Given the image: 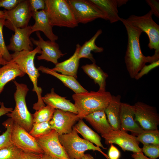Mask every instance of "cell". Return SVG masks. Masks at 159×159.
Instances as JSON below:
<instances>
[{
    "instance_id": "b9f144b4",
    "label": "cell",
    "mask_w": 159,
    "mask_h": 159,
    "mask_svg": "<svg viewBox=\"0 0 159 159\" xmlns=\"http://www.w3.org/2000/svg\"><path fill=\"white\" fill-rule=\"evenodd\" d=\"M13 110V109L12 108H8L5 107L4 103L1 102L0 107V117L11 112Z\"/></svg>"
},
{
    "instance_id": "e0dca14e",
    "label": "cell",
    "mask_w": 159,
    "mask_h": 159,
    "mask_svg": "<svg viewBox=\"0 0 159 159\" xmlns=\"http://www.w3.org/2000/svg\"><path fill=\"white\" fill-rule=\"evenodd\" d=\"M120 119L121 130L129 131L133 135L137 136L144 130L135 120L134 105L121 102Z\"/></svg>"
},
{
    "instance_id": "8d00e7d4",
    "label": "cell",
    "mask_w": 159,
    "mask_h": 159,
    "mask_svg": "<svg viewBox=\"0 0 159 159\" xmlns=\"http://www.w3.org/2000/svg\"><path fill=\"white\" fill-rule=\"evenodd\" d=\"M32 12L38 11L39 9H44L45 3L44 0H29Z\"/></svg>"
},
{
    "instance_id": "4fadbf2b",
    "label": "cell",
    "mask_w": 159,
    "mask_h": 159,
    "mask_svg": "<svg viewBox=\"0 0 159 159\" xmlns=\"http://www.w3.org/2000/svg\"><path fill=\"white\" fill-rule=\"evenodd\" d=\"M107 145L114 143L118 145L124 151L133 153L142 152L136 137L121 130H113L109 133L102 135Z\"/></svg>"
},
{
    "instance_id": "d590c367",
    "label": "cell",
    "mask_w": 159,
    "mask_h": 159,
    "mask_svg": "<svg viewBox=\"0 0 159 159\" xmlns=\"http://www.w3.org/2000/svg\"><path fill=\"white\" fill-rule=\"evenodd\" d=\"M159 65V60L150 63L148 65H145L139 72L135 79L138 80L143 76L147 74L152 69Z\"/></svg>"
},
{
    "instance_id": "277c9868",
    "label": "cell",
    "mask_w": 159,
    "mask_h": 159,
    "mask_svg": "<svg viewBox=\"0 0 159 159\" xmlns=\"http://www.w3.org/2000/svg\"><path fill=\"white\" fill-rule=\"evenodd\" d=\"M44 1V9L52 26L73 28L78 26V24L67 0Z\"/></svg>"
},
{
    "instance_id": "cb8c5ba5",
    "label": "cell",
    "mask_w": 159,
    "mask_h": 159,
    "mask_svg": "<svg viewBox=\"0 0 159 159\" xmlns=\"http://www.w3.org/2000/svg\"><path fill=\"white\" fill-rule=\"evenodd\" d=\"M42 73L49 74L56 77L67 87L72 90L75 93H78L88 91L81 85L74 77L60 74L52 70L51 69L41 66L38 68Z\"/></svg>"
},
{
    "instance_id": "c3c4849f",
    "label": "cell",
    "mask_w": 159,
    "mask_h": 159,
    "mask_svg": "<svg viewBox=\"0 0 159 159\" xmlns=\"http://www.w3.org/2000/svg\"><path fill=\"white\" fill-rule=\"evenodd\" d=\"M0 19H5L4 13L3 11L0 10Z\"/></svg>"
},
{
    "instance_id": "7dc6e473",
    "label": "cell",
    "mask_w": 159,
    "mask_h": 159,
    "mask_svg": "<svg viewBox=\"0 0 159 159\" xmlns=\"http://www.w3.org/2000/svg\"><path fill=\"white\" fill-rule=\"evenodd\" d=\"M118 6L120 7L121 6L126 4L128 1L127 0H117Z\"/></svg>"
},
{
    "instance_id": "ffe728a7",
    "label": "cell",
    "mask_w": 159,
    "mask_h": 159,
    "mask_svg": "<svg viewBox=\"0 0 159 159\" xmlns=\"http://www.w3.org/2000/svg\"><path fill=\"white\" fill-rule=\"evenodd\" d=\"M42 99L44 104L55 109H59L78 114L74 104L69 100L66 99L65 97H62L55 93L53 88L51 89L50 93L42 97Z\"/></svg>"
},
{
    "instance_id": "ba28073f",
    "label": "cell",
    "mask_w": 159,
    "mask_h": 159,
    "mask_svg": "<svg viewBox=\"0 0 159 159\" xmlns=\"http://www.w3.org/2000/svg\"><path fill=\"white\" fill-rule=\"evenodd\" d=\"M67 1L78 24H86L98 18L108 20L102 11L90 0Z\"/></svg>"
},
{
    "instance_id": "bcb514c9",
    "label": "cell",
    "mask_w": 159,
    "mask_h": 159,
    "mask_svg": "<svg viewBox=\"0 0 159 159\" xmlns=\"http://www.w3.org/2000/svg\"><path fill=\"white\" fill-rule=\"evenodd\" d=\"M81 159H94V158L90 154H84L82 156Z\"/></svg>"
},
{
    "instance_id": "30bf717a",
    "label": "cell",
    "mask_w": 159,
    "mask_h": 159,
    "mask_svg": "<svg viewBox=\"0 0 159 159\" xmlns=\"http://www.w3.org/2000/svg\"><path fill=\"white\" fill-rule=\"evenodd\" d=\"M11 141L12 144L24 152L38 154L44 153L36 139L14 122L11 131Z\"/></svg>"
},
{
    "instance_id": "8fae6325",
    "label": "cell",
    "mask_w": 159,
    "mask_h": 159,
    "mask_svg": "<svg viewBox=\"0 0 159 159\" xmlns=\"http://www.w3.org/2000/svg\"><path fill=\"white\" fill-rule=\"evenodd\" d=\"M135 108V120L144 130L158 129L159 115L154 107L141 102H136Z\"/></svg>"
},
{
    "instance_id": "f6af8a7d",
    "label": "cell",
    "mask_w": 159,
    "mask_h": 159,
    "mask_svg": "<svg viewBox=\"0 0 159 159\" xmlns=\"http://www.w3.org/2000/svg\"><path fill=\"white\" fill-rule=\"evenodd\" d=\"M40 159H57L46 153L42 154Z\"/></svg>"
},
{
    "instance_id": "7bdbcfd3",
    "label": "cell",
    "mask_w": 159,
    "mask_h": 159,
    "mask_svg": "<svg viewBox=\"0 0 159 159\" xmlns=\"http://www.w3.org/2000/svg\"><path fill=\"white\" fill-rule=\"evenodd\" d=\"M131 156L134 159H151L144 155L142 152L133 153Z\"/></svg>"
},
{
    "instance_id": "7a4b0ae2",
    "label": "cell",
    "mask_w": 159,
    "mask_h": 159,
    "mask_svg": "<svg viewBox=\"0 0 159 159\" xmlns=\"http://www.w3.org/2000/svg\"><path fill=\"white\" fill-rule=\"evenodd\" d=\"M41 53L40 48L37 46L32 51L15 52L11 54L12 60L18 65L22 71L28 75L33 84L32 91L36 92L38 97L37 102L34 104L33 107L36 110L45 105L42 99V89L37 84L38 79L40 74L35 67L34 62L36 54H41Z\"/></svg>"
},
{
    "instance_id": "5bb4252c",
    "label": "cell",
    "mask_w": 159,
    "mask_h": 159,
    "mask_svg": "<svg viewBox=\"0 0 159 159\" xmlns=\"http://www.w3.org/2000/svg\"><path fill=\"white\" fill-rule=\"evenodd\" d=\"M80 119L77 114L57 109L49 122L51 129L55 130L59 135L70 132Z\"/></svg>"
},
{
    "instance_id": "f35d334b",
    "label": "cell",
    "mask_w": 159,
    "mask_h": 159,
    "mask_svg": "<svg viewBox=\"0 0 159 159\" xmlns=\"http://www.w3.org/2000/svg\"><path fill=\"white\" fill-rule=\"evenodd\" d=\"M146 2L150 7L153 14L159 18V1L157 0H146Z\"/></svg>"
},
{
    "instance_id": "9c48e42d",
    "label": "cell",
    "mask_w": 159,
    "mask_h": 159,
    "mask_svg": "<svg viewBox=\"0 0 159 159\" xmlns=\"http://www.w3.org/2000/svg\"><path fill=\"white\" fill-rule=\"evenodd\" d=\"M5 20L4 26L14 31L15 28H22L28 26L32 17L29 0H22L13 9L4 11Z\"/></svg>"
},
{
    "instance_id": "2e32d148",
    "label": "cell",
    "mask_w": 159,
    "mask_h": 159,
    "mask_svg": "<svg viewBox=\"0 0 159 159\" xmlns=\"http://www.w3.org/2000/svg\"><path fill=\"white\" fill-rule=\"evenodd\" d=\"M14 34L10 39L9 44L6 46L8 51L19 52L33 50V44L30 37L32 33L31 26L22 28H15Z\"/></svg>"
},
{
    "instance_id": "4dcf8cb0",
    "label": "cell",
    "mask_w": 159,
    "mask_h": 159,
    "mask_svg": "<svg viewBox=\"0 0 159 159\" xmlns=\"http://www.w3.org/2000/svg\"><path fill=\"white\" fill-rule=\"evenodd\" d=\"M13 122L12 119L9 118L2 124L6 130L0 135V150L12 144L11 135Z\"/></svg>"
},
{
    "instance_id": "d4e9b609",
    "label": "cell",
    "mask_w": 159,
    "mask_h": 159,
    "mask_svg": "<svg viewBox=\"0 0 159 159\" xmlns=\"http://www.w3.org/2000/svg\"><path fill=\"white\" fill-rule=\"evenodd\" d=\"M102 11L110 23L120 21L117 0H90Z\"/></svg>"
},
{
    "instance_id": "d6986e66",
    "label": "cell",
    "mask_w": 159,
    "mask_h": 159,
    "mask_svg": "<svg viewBox=\"0 0 159 159\" xmlns=\"http://www.w3.org/2000/svg\"><path fill=\"white\" fill-rule=\"evenodd\" d=\"M105 110L102 109L94 112L83 118L101 134V136L107 134L113 130L107 120Z\"/></svg>"
},
{
    "instance_id": "74e56055",
    "label": "cell",
    "mask_w": 159,
    "mask_h": 159,
    "mask_svg": "<svg viewBox=\"0 0 159 159\" xmlns=\"http://www.w3.org/2000/svg\"><path fill=\"white\" fill-rule=\"evenodd\" d=\"M22 0H0V7H2L7 10H11L20 2Z\"/></svg>"
},
{
    "instance_id": "836d02e7",
    "label": "cell",
    "mask_w": 159,
    "mask_h": 159,
    "mask_svg": "<svg viewBox=\"0 0 159 159\" xmlns=\"http://www.w3.org/2000/svg\"><path fill=\"white\" fill-rule=\"evenodd\" d=\"M5 20V19H0V48L4 59L7 62H9L12 60V57L7 48L3 33V29Z\"/></svg>"
},
{
    "instance_id": "6da1fadb",
    "label": "cell",
    "mask_w": 159,
    "mask_h": 159,
    "mask_svg": "<svg viewBox=\"0 0 159 159\" xmlns=\"http://www.w3.org/2000/svg\"><path fill=\"white\" fill-rule=\"evenodd\" d=\"M121 21L127 30L128 41L124 59L126 68L130 77H135L148 62L151 63L159 60V54L145 56L143 54L140 47V37L143 32L128 22L126 19L120 18Z\"/></svg>"
},
{
    "instance_id": "60d3db41",
    "label": "cell",
    "mask_w": 159,
    "mask_h": 159,
    "mask_svg": "<svg viewBox=\"0 0 159 159\" xmlns=\"http://www.w3.org/2000/svg\"><path fill=\"white\" fill-rule=\"evenodd\" d=\"M42 154L26 152L22 151L17 159H40Z\"/></svg>"
},
{
    "instance_id": "8992f818",
    "label": "cell",
    "mask_w": 159,
    "mask_h": 159,
    "mask_svg": "<svg viewBox=\"0 0 159 159\" xmlns=\"http://www.w3.org/2000/svg\"><path fill=\"white\" fill-rule=\"evenodd\" d=\"M60 142L70 159H81L87 150L97 151L102 153L107 159H109L106 154L99 147L81 138L74 126L69 133L59 135Z\"/></svg>"
},
{
    "instance_id": "f1b7e54d",
    "label": "cell",
    "mask_w": 159,
    "mask_h": 159,
    "mask_svg": "<svg viewBox=\"0 0 159 159\" xmlns=\"http://www.w3.org/2000/svg\"><path fill=\"white\" fill-rule=\"evenodd\" d=\"M55 110L48 105L41 107L33 114V122H49L52 119Z\"/></svg>"
},
{
    "instance_id": "ab89813d",
    "label": "cell",
    "mask_w": 159,
    "mask_h": 159,
    "mask_svg": "<svg viewBox=\"0 0 159 159\" xmlns=\"http://www.w3.org/2000/svg\"><path fill=\"white\" fill-rule=\"evenodd\" d=\"M109 159H119L120 153L119 150L112 144L109 148L107 155Z\"/></svg>"
},
{
    "instance_id": "83f0119b",
    "label": "cell",
    "mask_w": 159,
    "mask_h": 159,
    "mask_svg": "<svg viewBox=\"0 0 159 159\" xmlns=\"http://www.w3.org/2000/svg\"><path fill=\"white\" fill-rule=\"evenodd\" d=\"M74 126L78 133H80L85 139L95 144L97 147L106 149L101 142L100 136L88 127L82 119H80Z\"/></svg>"
},
{
    "instance_id": "603a6c76",
    "label": "cell",
    "mask_w": 159,
    "mask_h": 159,
    "mask_svg": "<svg viewBox=\"0 0 159 159\" xmlns=\"http://www.w3.org/2000/svg\"><path fill=\"white\" fill-rule=\"evenodd\" d=\"M26 74L12 60L0 68V94L6 84L18 77H23ZM0 101V105L1 104Z\"/></svg>"
},
{
    "instance_id": "7c38bea8",
    "label": "cell",
    "mask_w": 159,
    "mask_h": 159,
    "mask_svg": "<svg viewBox=\"0 0 159 159\" xmlns=\"http://www.w3.org/2000/svg\"><path fill=\"white\" fill-rule=\"evenodd\" d=\"M59 136L55 130H52L35 139L44 153L57 159H70L60 142Z\"/></svg>"
},
{
    "instance_id": "e575fe53",
    "label": "cell",
    "mask_w": 159,
    "mask_h": 159,
    "mask_svg": "<svg viewBox=\"0 0 159 159\" xmlns=\"http://www.w3.org/2000/svg\"><path fill=\"white\" fill-rule=\"evenodd\" d=\"M141 150L150 159H156L159 157V145L144 144Z\"/></svg>"
},
{
    "instance_id": "3957f363",
    "label": "cell",
    "mask_w": 159,
    "mask_h": 159,
    "mask_svg": "<svg viewBox=\"0 0 159 159\" xmlns=\"http://www.w3.org/2000/svg\"><path fill=\"white\" fill-rule=\"evenodd\" d=\"M112 97L111 93L106 91H87L75 93L72 95L77 111V116L82 119L94 112L105 109L111 101Z\"/></svg>"
},
{
    "instance_id": "d6a6232c",
    "label": "cell",
    "mask_w": 159,
    "mask_h": 159,
    "mask_svg": "<svg viewBox=\"0 0 159 159\" xmlns=\"http://www.w3.org/2000/svg\"><path fill=\"white\" fill-rule=\"evenodd\" d=\"M22 151L11 144L0 150V159H17Z\"/></svg>"
},
{
    "instance_id": "52a82bcc",
    "label": "cell",
    "mask_w": 159,
    "mask_h": 159,
    "mask_svg": "<svg viewBox=\"0 0 159 159\" xmlns=\"http://www.w3.org/2000/svg\"><path fill=\"white\" fill-rule=\"evenodd\" d=\"M153 14L150 10L143 15H132L126 19L146 33L149 41L148 47L150 49H154L155 53H159V26L153 19Z\"/></svg>"
},
{
    "instance_id": "5b68a950",
    "label": "cell",
    "mask_w": 159,
    "mask_h": 159,
    "mask_svg": "<svg viewBox=\"0 0 159 159\" xmlns=\"http://www.w3.org/2000/svg\"><path fill=\"white\" fill-rule=\"evenodd\" d=\"M16 90L14 95L15 102L14 109L6 115L27 132L31 130L33 122V114L29 111L26 104V97L29 89L27 85L14 81Z\"/></svg>"
},
{
    "instance_id": "484cf974",
    "label": "cell",
    "mask_w": 159,
    "mask_h": 159,
    "mask_svg": "<svg viewBox=\"0 0 159 159\" xmlns=\"http://www.w3.org/2000/svg\"><path fill=\"white\" fill-rule=\"evenodd\" d=\"M82 68L84 72L93 80L95 84L98 85V90L106 91V80L108 76L106 73L95 63L84 65Z\"/></svg>"
},
{
    "instance_id": "4316f807",
    "label": "cell",
    "mask_w": 159,
    "mask_h": 159,
    "mask_svg": "<svg viewBox=\"0 0 159 159\" xmlns=\"http://www.w3.org/2000/svg\"><path fill=\"white\" fill-rule=\"evenodd\" d=\"M102 33V31L101 29L98 30L92 37L81 46L78 54V57L80 59L82 58H87L91 60L92 63H95V60L93 57L91 52L100 53L103 51V47L97 46L95 43L96 39Z\"/></svg>"
},
{
    "instance_id": "9a60e30c",
    "label": "cell",
    "mask_w": 159,
    "mask_h": 159,
    "mask_svg": "<svg viewBox=\"0 0 159 159\" xmlns=\"http://www.w3.org/2000/svg\"><path fill=\"white\" fill-rule=\"evenodd\" d=\"M36 34L38 40H35L32 37H30V39L33 44L39 47L42 50L41 55L37 57V59L44 60L51 62L55 65L57 64L58 63V59L66 54L61 52L58 44L55 42L44 40L39 32H36Z\"/></svg>"
},
{
    "instance_id": "ac0fdd59",
    "label": "cell",
    "mask_w": 159,
    "mask_h": 159,
    "mask_svg": "<svg viewBox=\"0 0 159 159\" xmlns=\"http://www.w3.org/2000/svg\"><path fill=\"white\" fill-rule=\"evenodd\" d=\"M32 17L35 20L34 24L31 26L32 32L41 31L45 36L52 42L58 40V37L54 34L50 24L47 14L45 9L32 12Z\"/></svg>"
},
{
    "instance_id": "44dd1931",
    "label": "cell",
    "mask_w": 159,
    "mask_h": 159,
    "mask_svg": "<svg viewBox=\"0 0 159 159\" xmlns=\"http://www.w3.org/2000/svg\"><path fill=\"white\" fill-rule=\"evenodd\" d=\"M81 46L77 44L73 55L68 59L60 62H58L55 67L51 69L62 74L77 77V74L80 59L78 57L79 50Z\"/></svg>"
},
{
    "instance_id": "1f68e13d",
    "label": "cell",
    "mask_w": 159,
    "mask_h": 159,
    "mask_svg": "<svg viewBox=\"0 0 159 159\" xmlns=\"http://www.w3.org/2000/svg\"><path fill=\"white\" fill-rule=\"evenodd\" d=\"M52 130L49 122L34 123L29 133L36 138L48 133Z\"/></svg>"
},
{
    "instance_id": "7402d4cb",
    "label": "cell",
    "mask_w": 159,
    "mask_h": 159,
    "mask_svg": "<svg viewBox=\"0 0 159 159\" xmlns=\"http://www.w3.org/2000/svg\"><path fill=\"white\" fill-rule=\"evenodd\" d=\"M121 96L112 95V99L105 112L107 120L113 130H120V114Z\"/></svg>"
},
{
    "instance_id": "f546056e",
    "label": "cell",
    "mask_w": 159,
    "mask_h": 159,
    "mask_svg": "<svg viewBox=\"0 0 159 159\" xmlns=\"http://www.w3.org/2000/svg\"><path fill=\"white\" fill-rule=\"evenodd\" d=\"M137 140L143 145H159V131L158 129L143 130L136 137Z\"/></svg>"
},
{
    "instance_id": "ee69618b",
    "label": "cell",
    "mask_w": 159,
    "mask_h": 159,
    "mask_svg": "<svg viewBox=\"0 0 159 159\" xmlns=\"http://www.w3.org/2000/svg\"><path fill=\"white\" fill-rule=\"evenodd\" d=\"M8 62H7L4 58L2 51L0 48V65H5Z\"/></svg>"
}]
</instances>
